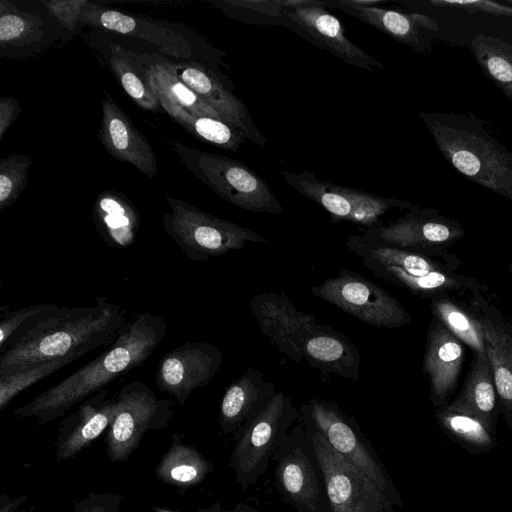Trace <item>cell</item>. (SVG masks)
Returning a JSON list of instances; mask_svg holds the SVG:
<instances>
[{
	"mask_svg": "<svg viewBox=\"0 0 512 512\" xmlns=\"http://www.w3.org/2000/svg\"><path fill=\"white\" fill-rule=\"evenodd\" d=\"M128 323L123 309L105 297L89 306L45 304L0 351V376L46 361L76 360L112 345Z\"/></svg>",
	"mask_w": 512,
	"mask_h": 512,
	"instance_id": "obj_1",
	"label": "cell"
},
{
	"mask_svg": "<svg viewBox=\"0 0 512 512\" xmlns=\"http://www.w3.org/2000/svg\"><path fill=\"white\" fill-rule=\"evenodd\" d=\"M166 333L162 316L148 311L136 314L108 350L16 409L14 415L33 417L40 425L56 420L118 376L141 366Z\"/></svg>",
	"mask_w": 512,
	"mask_h": 512,
	"instance_id": "obj_2",
	"label": "cell"
},
{
	"mask_svg": "<svg viewBox=\"0 0 512 512\" xmlns=\"http://www.w3.org/2000/svg\"><path fill=\"white\" fill-rule=\"evenodd\" d=\"M419 116L446 161L474 183L512 201V151L473 113L424 112Z\"/></svg>",
	"mask_w": 512,
	"mask_h": 512,
	"instance_id": "obj_3",
	"label": "cell"
},
{
	"mask_svg": "<svg viewBox=\"0 0 512 512\" xmlns=\"http://www.w3.org/2000/svg\"><path fill=\"white\" fill-rule=\"evenodd\" d=\"M166 204L170 212L162 217L164 231L192 261L206 262L249 244L269 242L249 228L208 214L184 200L167 195Z\"/></svg>",
	"mask_w": 512,
	"mask_h": 512,
	"instance_id": "obj_4",
	"label": "cell"
},
{
	"mask_svg": "<svg viewBox=\"0 0 512 512\" xmlns=\"http://www.w3.org/2000/svg\"><path fill=\"white\" fill-rule=\"evenodd\" d=\"M171 146L185 167L225 201L254 213L285 212L269 185L243 162L180 142Z\"/></svg>",
	"mask_w": 512,
	"mask_h": 512,
	"instance_id": "obj_5",
	"label": "cell"
},
{
	"mask_svg": "<svg viewBox=\"0 0 512 512\" xmlns=\"http://www.w3.org/2000/svg\"><path fill=\"white\" fill-rule=\"evenodd\" d=\"M300 416L292 398L278 391L266 408L233 436L229 467L242 489L253 487L266 473Z\"/></svg>",
	"mask_w": 512,
	"mask_h": 512,
	"instance_id": "obj_6",
	"label": "cell"
},
{
	"mask_svg": "<svg viewBox=\"0 0 512 512\" xmlns=\"http://www.w3.org/2000/svg\"><path fill=\"white\" fill-rule=\"evenodd\" d=\"M299 411L325 438L331 448L373 483L395 506L403 500L392 478L356 422L330 400L311 398Z\"/></svg>",
	"mask_w": 512,
	"mask_h": 512,
	"instance_id": "obj_7",
	"label": "cell"
},
{
	"mask_svg": "<svg viewBox=\"0 0 512 512\" xmlns=\"http://www.w3.org/2000/svg\"><path fill=\"white\" fill-rule=\"evenodd\" d=\"M115 399L116 412L105 437L106 453L111 462H123L138 448L148 430L168 428L176 402L159 399L140 380L124 385Z\"/></svg>",
	"mask_w": 512,
	"mask_h": 512,
	"instance_id": "obj_8",
	"label": "cell"
},
{
	"mask_svg": "<svg viewBox=\"0 0 512 512\" xmlns=\"http://www.w3.org/2000/svg\"><path fill=\"white\" fill-rule=\"evenodd\" d=\"M272 462L276 488L286 503L298 512H331L321 471L301 418Z\"/></svg>",
	"mask_w": 512,
	"mask_h": 512,
	"instance_id": "obj_9",
	"label": "cell"
},
{
	"mask_svg": "<svg viewBox=\"0 0 512 512\" xmlns=\"http://www.w3.org/2000/svg\"><path fill=\"white\" fill-rule=\"evenodd\" d=\"M300 418L321 471L331 512H396L373 483L338 455L307 419Z\"/></svg>",
	"mask_w": 512,
	"mask_h": 512,
	"instance_id": "obj_10",
	"label": "cell"
},
{
	"mask_svg": "<svg viewBox=\"0 0 512 512\" xmlns=\"http://www.w3.org/2000/svg\"><path fill=\"white\" fill-rule=\"evenodd\" d=\"M280 174L289 186L327 211L334 223L348 222L369 229L382 225L383 216L391 209L414 206L410 202L320 180L310 171H281Z\"/></svg>",
	"mask_w": 512,
	"mask_h": 512,
	"instance_id": "obj_11",
	"label": "cell"
},
{
	"mask_svg": "<svg viewBox=\"0 0 512 512\" xmlns=\"http://www.w3.org/2000/svg\"><path fill=\"white\" fill-rule=\"evenodd\" d=\"M310 292L321 300L377 328H397L412 320L408 311L386 289L367 278L341 268Z\"/></svg>",
	"mask_w": 512,
	"mask_h": 512,
	"instance_id": "obj_12",
	"label": "cell"
},
{
	"mask_svg": "<svg viewBox=\"0 0 512 512\" xmlns=\"http://www.w3.org/2000/svg\"><path fill=\"white\" fill-rule=\"evenodd\" d=\"M347 249L376 277L418 295H429L452 284V279L424 254L349 235Z\"/></svg>",
	"mask_w": 512,
	"mask_h": 512,
	"instance_id": "obj_13",
	"label": "cell"
},
{
	"mask_svg": "<svg viewBox=\"0 0 512 512\" xmlns=\"http://www.w3.org/2000/svg\"><path fill=\"white\" fill-rule=\"evenodd\" d=\"M223 360L218 346L188 341L167 352L159 361L156 387L172 396L179 405H184L196 389L211 382Z\"/></svg>",
	"mask_w": 512,
	"mask_h": 512,
	"instance_id": "obj_14",
	"label": "cell"
},
{
	"mask_svg": "<svg viewBox=\"0 0 512 512\" xmlns=\"http://www.w3.org/2000/svg\"><path fill=\"white\" fill-rule=\"evenodd\" d=\"M358 229L369 240L420 254L449 243L463 233L455 221L441 216L437 210L420 209L415 205L388 225Z\"/></svg>",
	"mask_w": 512,
	"mask_h": 512,
	"instance_id": "obj_15",
	"label": "cell"
},
{
	"mask_svg": "<svg viewBox=\"0 0 512 512\" xmlns=\"http://www.w3.org/2000/svg\"><path fill=\"white\" fill-rule=\"evenodd\" d=\"M249 306L261 333L279 352L296 363L304 359L305 338L317 323L314 315L299 311L283 292L258 293Z\"/></svg>",
	"mask_w": 512,
	"mask_h": 512,
	"instance_id": "obj_16",
	"label": "cell"
},
{
	"mask_svg": "<svg viewBox=\"0 0 512 512\" xmlns=\"http://www.w3.org/2000/svg\"><path fill=\"white\" fill-rule=\"evenodd\" d=\"M281 16L299 25L325 49L344 62L372 71L383 69L382 63L351 42L341 21L329 13L324 3L314 0H288Z\"/></svg>",
	"mask_w": 512,
	"mask_h": 512,
	"instance_id": "obj_17",
	"label": "cell"
},
{
	"mask_svg": "<svg viewBox=\"0 0 512 512\" xmlns=\"http://www.w3.org/2000/svg\"><path fill=\"white\" fill-rule=\"evenodd\" d=\"M385 1L338 0L337 7L373 26L394 40L419 53L431 50L432 35L439 31L437 22L420 13H406L381 7Z\"/></svg>",
	"mask_w": 512,
	"mask_h": 512,
	"instance_id": "obj_18",
	"label": "cell"
},
{
	"mask_svg": "<svg viewBox=\"0 0 512 512\" xmlns=\"http://www.w3.org/2000/svg\"><path fill=\"white\" fill-rule=\"evenodd\" d=\"M164 61L178 78L228 123L240 130L246 139L257 145L266 144V138L255 126L245 103L232 94L212 72L196 62H173L165 58Z\"/></svg>",
	"mask_w": 512,
	"mask_h": 512,
	"instance_id": "obj_19",
	"label": "cell"
},
{
	"mask_svg": "<svg viewBox=\"0 0 512 512\" xmlns=\"http://www.w3.org/2000/svg\"><path fill=\"white\" fill-rule=\"evenodd\" d=\"M101 112L99 139L106 151L146 176L155 177L158 166L152 146L106 91L101 98Z\"/></svg>",
	"mask_w": 512,
	"mask_h": 512,
	"instance_id": "obj_20",
	"label": "cell"
},
{
	"mask_svg": "<svg viewBox=\"0 0 512 512\" xmlns=\"http://www.w3.org/2000/svg\"><path fill=\"white\" fill-rule=\"evenodd\" d=\"M108 390L90 396L59 424L55 441L58 463L76 457L108 430L116 412V399L108 398Z\"/></svg>",
	"mask_w": 512,
	"mask_h": 512,
	"instance_id": "obj_21",
	"label": "cell"
},
{
	"mask_svg": "<svg viewBox=\"0 0 512 512\" xmlns=\"http://www.w3.org/2000/svg\"><path fill=\"white\" fill-rule=\"evenodd\" d=\"M80 23L110 30L150 42L162 54L187 59L192 57V44L183 35L146 18L125 14L88 3Z\"/></svg>",
	"mask_w": 512,
	"mask_h": 512,
	"instance_id": "obj_22",
	"label": "cell"
},
{
	"mask_svg": "<svg viewBox=\"0 0 512 512\" xmlns=\"http://www.w3.org/2000/svg\"><path fill=\"white\" fill-rule=\"evenodd\" d=\"M277 392L260 371L249 367L225 390L219 413L221 432L234 436L266 408Z\"/></svg>",
	"mask_w": 512,
	"mask_h": 512,
	"instance_id": "obj_23",
	"label": "cell"
},
{
	"mask_svg": "<svg viewBox=\"0 0 512 512\" xmlns=\"http://www.w3.org/2000/svg\"><path fill=\"white\" fill-rule=\"evenodd\" d=\"M464 360L461 341L441 322L429 327L423 370L430 382V401L440 407L457 385Z\"/></svg>",
	"mask_w": 512,
	"mask_h": 512,
	"instance_id": "obj_24",
	"label": "cell"
},
{
	"mask_svg": "<svg viewBox=\"0 0 512 512\" xmlns=\"http://www.w3.org/2000/svg\"><path fill=\"white\" fill-rule=\"evenodd\" d=\"M303 354L308 364L323 374L359 379V349L346 335L328 325H314L305 338Z\"/></svg>",
	"mask_w": 512,
	"mask_h": 512,
	"instance_id": "obj_25",
	"label": "cell"
},
{
	"mask_svg": "<svg viewBox=\"0 0 512 512\" xmlns=\"http://www.w3.org/2000/svg\"><path fill=\"white\" fill-rule=\"evenodd\" d=\"M92 218L96 230L108 246L128 248L135 242L140 215L124 194L114 190L100 192L93 203Z\"/></svg>",
	"mask_w": 512,
	"mask_h": 512,
	"instance_id": "obj_26",
	"label": "cell"
},
{
	"mask_svg": "<svg viewBox=\"0 0 512 512\" xmlns=\"http://www.w3.org/2000/svg\"><path fill=\"white\" fill-rule=\"evenodd\" d=\"M171 445L158 462L157 479L174 487L180 493L201 484L213 471L214 464L194 444H186L181 435H171Z\"/></svg>",
	"mask_w": 512,
	"mask_h": 512,
	"instance_id": "obj_27",
	"label": "cell"
},
{
	"mask_svg": "<svg viewBox=\"0 0 512 512\" xmlns=\"http://www.w3.org/2000/svg\"><path fill=\"white\" fill-rule=\"evenodd\" d=\"M136 59L156 98H163L197 115L225 120L166 66L163 57L136 54Z\"/></svg>",
	"mask_w": 512,
	"mask_h": 512,
	"instance_id": "obj_28",
	"label": "cell"
},
{
	"mask_svg": "<svg viewBox=\"0 0 512 512\" xmlns=\"http://www.w3.org/2000/svg\"><path fill=\"white\" fill-rule=\"evenodd\" d=\"M449 405L476 416L496 432L500 406L486 353L477 354L462 391Z\"/></svg>",
	"mask_w": 512,
	"mask_h": 512,
	"instance_id": "obj_29",
	"label": "cell"
},
{
	"mask_svg": "<svg viewBox=\"0 0 512 512\" xmlns=\"http://www.w3.org/2000/svg\"><path fill=\"white\" fill-rule=\"evenodd\" d=\"M490 363L500 412L509 429L512 428V337L492 324L480 321Z\"/></svg>",
	"mask_w": 512,
	"mask_h": 512,
	"instance_id": "obj_30",
	"label": "cell"
},
{
	"mask_svg": "<svg viewBox=\"0 0 512 512\" xmlns=\"http://www.w3.org/2000/svg\"><path fill=\"white\" fill-rule=\"evenodd\" d=\"M435 418L445 434L470 454L489 453L497 446L496 432L468 412L444 404Z\"/></svg>",
	"mask_w": 512,
	"mask_h": 512,
	"instance_id": "obj_31",
	"label": "cell"
},
{
	"mask_svg": "<svg viewBox=\"0 0 512 512\" xmlns=\"http://www.w3.org/2000/svg\"><path fill=\"white\" fill-rule=\"evenodd\" d=\"M157 100L173 121L199 140L232 152H237L246 140L240 130L225 120L191 113L163 98Z\"/></svg>",
	"mask_w": 512,
	"mask_h": 512,
	"instance_id": "obj_32",
	"label": "cell"
},
{
	"mask_svg": "<svg viewBox=\"0 0 512 512\" xmlns=\"http://www.w3.org/2000/svg\"><path fill=\"white\" fill-rule=\"evenodd\" d=\"M46 27L43 19L19 10L6 0L0 1L1 55L35 48L44 39Z\"/></svg>",
	"mask_w": 512,
	"mask_h": 512,
	"instance_id": "obj_33",
	"label": "cell"
},
{
	"mask_svg": "<svg viewBox=\"0 0 512 512\" xmlns=\"http://www.w3.org/2000/svg\"><path fill=\"white\" fill-rule=\"evenodd\" d=\"M470 49L486 77L512 101V45L480 33L472 36Z\"/></svg>",
	"mask_w": 512,
	"mask_h": 512,
	"instance_id": "obj_34",
	"label": "cell"
},
{
	"mask_svg": "<svg viewBox=\"0 0 512 512\" xmlns=\"http://www.w3.org/2000/svg\"><path fill=\"white\" fill-rule=\"evenodd\" d=\"M108 65L127 95L142 109L159 112L160 104L147 84L136 54L118 44H112L107 56Z\"/></svg>",
	"mask_w": 512,
	"mask_h": 512,
	"instance_id": "obj_35",
	"label": "cell"
},
{
	"mask_svg": "<svg viewBox=\"0 0 512 512\" xmlns=\"http://www.w3.org/2000/svg\"><path fill=\"white\" fill-rule=\"evenodd\" d=\"M433 310L440 322L461 342L467 344L477 354L486 353L480 321L474 320L460 308L446 300L435 301Z\"/></svg>",
	"mask_w": 512,
	"mask_h": 512,
	"instance_id": "obj_36",
	"label": "cell"
},
{
	"mask_svg": "<svg viewBox=\"0 0 512 512\" xmlns=\"http://www.w3.org/2000/svg\"><path fill=\"white\" fill-rule=\"evenodd\" d=\"M73 361L71 358L46 361L0 376V411H4L19 393Z\"/></svg>",
	"mask_w": 512,
	"mask_h": 512,
	"instance_id": "obj_37",
	"label": "cell"
},
{
	"mask_svg": "<svg viewBox=\"0 0 512 512\" xmlns=\"http://www.w3.org/2000/svg\"><path fill=\"white\" fill-rule=\"evenodd\" d=\"M31 164L32 159L22 154L0 159V213L11 207L24 190Z\"/></svg>",
	"mask_w": 512,
	"mask_h": 512,
	"instance_id": "obj_38",
	"label": "cell"
},
{
	"mask_svg": "<svg viewBox=\"0 0 512 512\" xmlns=\"http://www.w3.org/2000/svg\"><path fill=\"white\" fill-rule=\"evenodd\" d=\"M41 3L59 25L68 31H74L89 2L85 0H43Z\"/></svg>",
	"mask_w": 512,
	"mask_h": 512,
	"instance_id": "obj_39",
	"label": "cell"
},
{
	"mask_svg": "<svg viewBox=\"0 0 512 512\" xmlns=\"http://www.w3.org/2000/svg\"><path fill=\"white\" fill-rule=\"evenodd\" d=\"M45 304H35L22 307L15 311L1 314L0 320V351L7 345L14 333L30 318L38 314Z\"/></svg>",
	"mask_w": 512,
	"mask_h": 512,
	"instance_id": "obj_40",
	"label": "cell"
},
{
	"mask_svg": "<svg viewBox=\"0 0 512 512\" xmlns=\"http://www.w3.org/2000/svg\"><path fill=\"white\" fill-rule=\"evenodd\" d=\"M123 495L115 492H90L75 502L73 512H120Z\"/></svg>",
	"mask_w": 512,
	"mask_h": 512,
	"instance_id": "obj_41",
	"label": "cell"
},
{
	"mask_svg": "<svg viewBox=\"0 0 512 512\" xmlns=\"http://www.w3.org/2000/svg\"><path fill=\"white\" fill-rule=\"evenodd\" d=\"M435 6H453L466 10L469 13H484L512 17V7L490 0H432Z\"/></svg>",
	"mask_w": 512,
	"mask_h": 512,
	"instance_id": "obj_42",
	"label": "cell"
},
{
	"mask_svg": "<svg viewBox=\"0 0 512 512\" xmlns=\"http://www.w3.org/2000/svg\"><path fill=\"white\" fill-rule=\"evenodd\" d=\"M22 108L19 101L11 96L0 98V140L18 118Z\"/></svg>",
	"mask_w": 512,
	"mask_h": 512,
	"instance_id": "obj_43",
	"label": "cell"
},
{
	"mask_svg": "<svg viewBox=\"0 0 512 512\" xmlns=\"http://www.w3.org/2000/svg\"><path fill=\"white\" fill-rule=\"evenodd\" d=\"M227 3L246 7L268 15H279L281 16V10L287 6L288 0L284 1H228Z\"/></svg>",
	"mask_w": 512,
	"mask_h": 512,
	"instance_id": "obj_44",
	"label": "cell"
},
{
	"mask_svg": "<svg viewBox=\"0 0 512 512\" xmlns=\"http://www.w3.org/2000/svg\"><path fill=\"white\" fill-rule=\"evenodd\" d=\"M27 502V495L11 497L5 493L0 495V512H34V507L22 508Z\"/></svg>",
	"mask_w": 512,
	"mask_h": 512,
	"instance_id": "obj_45",
	"label": "cell"
},
{
	"mask_svg": "<svg viewBox=\"0 0 512 512\" xmlns=\"http://www.w3.org/2000/svg\"><path fill=\"white\" fill-rule=\"evenodd\" d=\"M198 512H260L253 506L239 502L232 509L224 508L219 502H213L207 507L200 508Z\"/></svg>",
	"mask_w": 512,
	"mask_h": 512,
	"instance_id": "obj_46",
	"label": "cell"
},
{
	"mask_svg": "<svg viewBox=\"0 0 512 512\" xmlns=\"http://www.w3.org/2000/svg\"><path fill=\"white\" fill-rule=\"evenodd\" d=\"M151 509L153 512H177V511L171 510L169 508H164L161 506H152Z\"/></svg>",
	"mask_w": 512,
	"mask_h": 512,
	"instance_id": "obj_47",
	"label": "cell"
}]
</instances>
